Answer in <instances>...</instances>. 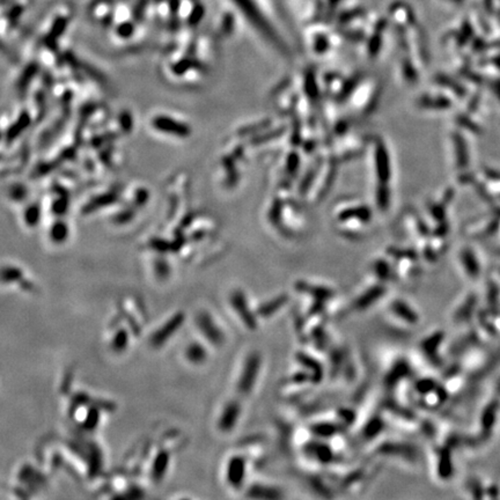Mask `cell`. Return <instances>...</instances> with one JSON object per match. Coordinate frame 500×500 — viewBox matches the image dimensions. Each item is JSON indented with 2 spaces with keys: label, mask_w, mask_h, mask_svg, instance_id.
I'll return each mask as SVG.
<instances>
[{
  "label": "cell",
  "mask_w": 500,
  "mask_h": 500,
  "mask_svg": "<svg viewBox=\"0 0 500 500\" xmlns=\"http://www.w3.org/2000/svg\"><path fill=\"white\" fill-rule=\"evenodd\" d=\"M239 415H240V407L237 402H231L225 407L224 414L220 419V427L225 431H230L237 424Z\"/></svg>",
  "instance_id": "cell-4"
},
{
  "label": "cell",
  "mask_w": 500,
  "mask_h": 500,
  "mask_svg": "<svg viewBox=\"0 0 500 500\" xmlns=\"http://www.w3.org/2000/svg\"><path fill=\"white\" fill-rule=\"evenodd\" d=\"M260 365V359L257 354L252 353L249 355L247 360H246L244 371L240 380H239V392L242 394H248L255 385L257 374H258V368Z\"/></svg>",
  "instance_id": "cell-1"
},
{
  "label": "cell",
  "mask_w": 500,
  "mask_h": 500,
  "mask_svg": "<svg viewBox=\"0 0 500 500\" xmlns=\"http://www.w3.org/2000/svg\"><path fill=\"white\" fill-rule=\"evenodd\" d=\"M132 30H133V28L131 24H129V23H126V24H123L122 27H119V34L123 35V36H128V35H130L132 33Z\"/></svg>",
  "instance_id": "cell-6"
},
{
  "label": "cell",
  "mask_w": 500,
  "mask_h": 500,
  "mask_svg": "<svg viewBox=\"0 0 500 500\" xmlns=\"http://www.w3.org/2000/svg\"><path fill=\"white\" fill-rule=\"evenodd\" d=\"M153 125L154 128L159 131L170 133V135H176V136H185L188 133L189 129L188 126L182 124V123L176 122L175 119H172L170 117H166V116H159V117H156L153 119Z\"/></svg>",
  "instance_id": "cell-2"
},
{
  "label": "cell",
  "mask_w": 500,
  "mask_h": 500,
  "mask_svg": "<svg viewBox=\"0 0 500 500\" xmlns=\"http://www.w3.org/2000/svg\"><path fill=\"white\" fill-rule=\"evenodd\" d=\"M232 300H233L234 307H235V309H237V312L240 313L241 315L245 316L244 320H245L246 326H248L249 328H253V327H255V320H253L250 315H248L247 307H246V306H247V305H246L245 295L242 294V293H240V292H238V293H234L233 294V298H232Z\"/></svg>",
  "instance_id": "cell-5"
},
{
  "label": "cell",
  "mask_w": 500,
  "mask_h": 500,
  "mask_svg": "<svg viewBox=\"0 0 500 500\" xmlns=\"http://www.w3.org/2000/svg\"><path fill=\"white\" fill-rule=\"evenodd\" d=\"M245 476H246L245 460L240 456L232 457L227 469V477L228 481H230V484H232V487L234 488H239L240 485H242V483H244Z\"/></svg>",
  "instance_id": "cell-3"
}]
</instances>
